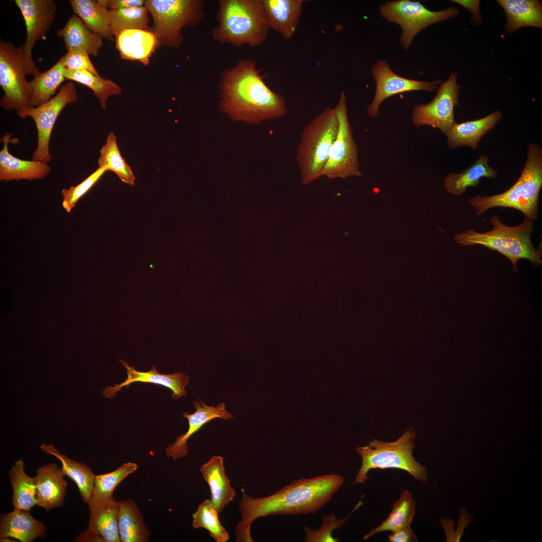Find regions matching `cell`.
I'll list each match as a JSON object with an SVG mask.
<instances>
[{
  "label": "cell",
  "instance_id": "1",
  "mask_svg": "<svg viewBox=\"0 0 542 542\" xmlns=\"http://www.w3.org/2000/svg\"><path fill=\"white\" fill-rule=\"evenodd\" d=\"M343 482L342 476L330 474L294 480L268 496L254 498L243 491L238 504L240 520L235 529V541H253L250 527L259 517L316 513L331 500Z\"/></svg>",
  "mask_w": 542,
  "mask_h": 542
},
{
  "label": "cell",
  "instance_id": "2",
  "mask_svg": "<svg viewBox=\"0 0 542 542\" xmlns=\"http://www.w3.org/2000/svg\"><path fill=\"white\" fill-rule=\"evenodd\" d=\"M219 84L220 110L233 120L258 123L287 113L285 99L266 85L251 59L223 71Z\"/></svg>",
  "mask_w": 542,
  "mask_h": 542
},
{
  "label": "cell",
  "instance_id": "3",
  "mask_svg": "<svg viewBox=\"0 0 542 542\" xmlns=\"http://www.w3.org/2000/svg\"><path fill=\"white\" fill-rule=\"evenodd\" d=\"M213 39L235 47H255L266 40L270 29L261 0H219Z\"/></svg>",
  "mask_w": 542,
  "mask_h": 542
},
{
  "label": "cell",
  "instance_id": "4",
  "mask_svg": "<svg viewBox=\"0 0 542 542\" xmlns=\"http://www.w3.org/2000/svg\"><path fill=\"white\" fill-rule=\"evenodd\" d=\"M542 186V149L538 144L528 145L524 167L516 182L506 191L496 195H476L469 204L477 215L494 207L511 208L524 218L535 221L538 217V199Z\"/></svg>",
  "mask_w": 542,
  "mask_h": 542
},
{
  "label": "cell",
  "instance_id": "5",
  "mask_svg": "<svg viewBox=\"0 0 542 542\" xmlns=\"http://www.w3.org/2000/svg\"><path fill=\"white\" fill-rule=\"evenodd\" d=\"M493 228L479 232L472 229L456 233L455 241L463 246L482 245L495 250L509 259L514 273L517 272L516 263L520 259H526L534 266L542 263L541 253L533 245L531 234L534 230V221L524 218L516 226L504 224L498 215L490 218Z\"/></svg>",
  "mask_w": 542,
  "mask_h": 542
},
{
  "label": "cell",
  "instance_id": "6",
  "mask_svg": "<svg viewBox=\"0 0 542 542\" xmlns=\"http://www.w3.org/2000/svg\"><path fill=\"white\" fill-rule=\"evenodd\" d=\"M338 126L334 107L328 106L303 128L296 159L304 185L323 176Z\"/></svg>",
  "mask_w": 542,
  "mask_h": 542
},
{
  "label": "cell",
  "instance_id": "7",
  "mask_svg": "<svg viewBox=\"0 0 542 542\" xmlns=\"http://www.w3.org/2000/svg\"><path fill=\"white\" fill-rule=\"evenodd\" d=\"M416 434L412 429L406 430L397 440L384 442L376 439L356 449L361 458V465L353 484H364L368 473L374 469H398L411 474L416 480L426 482V468L417 462L413 455Z\"/></svg>",
  "mask_w": 542,
  "mask_h": 542
},
{
  "label": "cell",
  "instance_id": "8",
  "mask_svg": "<svg viewBox=\"0 0 542 542\" xmlns=\"http://www.w3.org/2000/svg\"><path fill=\"white\" fill-rule=\"evenodd\" d=\"M204 4L203 0L145 1L144 6L153 17L151 30L158 47L177 49L182 42V29L196 26L203 19Z\"/></svg>",
  "mask_w": 542,
  "mask_h": 542
},
{
  "label": "cell",
  "instance_id": "9",
  "mask_svg": "<svg viewBox=\"0 0 542 542\" xmlns=\"http://www.w3.org/2000/svg\"><path fill=\"white\" fill-rule=\"evenodd\" d=\"M31 75L22 46L3 39L0 40V86L4 94L1 106L17 112L33 107L32 91L26 76Z\"/></svg>",
  "mask_w": 542,
  "mask_h": 542
},
{
  "label": "cell",
  "instance_id": "10",
  "mask_svg": "<svg viewBox=\"0 0 542 542\" xmlns=\"http://www.w3.org/2000/svg\"><path fill=\"white\" fill-rule=\"evenodd\" d=\"M381 17L391 23L398 24L401 30L399 43L405 50L411 47L415 37L428 27L457 16L459 11L451 7L432 11L419 1L410 0L390 1L379 6Z\"/></svg>",
  "mask_w": 542,
  "mask_h": 542
},
{
  "label": "cell",
  "instance_id": "11",
  "mask_svg": "<svg viewBox=\"0 0 542 542\" xmlns=\"http://www.w3.org/2000/svg\"><path fill=\"white\" fill-rule=\"evenodd\" d=\"M338 120V130L331 147L323 176L329 179L360 177L357 146L353 138L347 113V98L341 92L334 107Z\"/></svg>",
  "mask_w": 542,
  "mask_h": 542
},
{
  "label": "cell",
  "instance_id": "12",
  "mask_svg": "<svg viewBox=\"0 0 542 542\" xmlns=\"http://www.w3.org/2000/svg\"><path fill=\"white\" fill-rule=\"evenodd\" d=\"M78 100L75 85L70 82L61 86L59 92L47 102L17 112L21 118L30 117L35 123L37 130V146L33 152V160L47 163L51 161L50 141L56 121L66 105L75 103Z\"/></svg>",
  "mask_w": 542,
  "mask_h": 542
},
{
  "label": "cell",
  "instance_id": "13",
  "mask_svg": "<svg viewBox=\"0 0 542 542\" xmlns=\"http://www.w3.org/2000/svg\"><path fill=\"white\" fill-rule=\"evenodd\" d=\"M457 72H453L441 83L431 102L419 104L414 107L411 116L414 124L418 127L430 125L439 129L446 135L456 122L454 111L455 107L459 105L460 85L457 83Z\"/></svg>",
  "mask_w": 542,
  "mask_h": 542
},
{
  "label": "cell",
  "instance_id": "14",
  "mask_svg": "<svg viewBox=\"0 0 542 542\" xmlns=\"http://www.w3.org/2000/svg\"><path fill=\"white\" fill-rule=\"evenodd\" d=\"M23 17L26 37L22 50L31 75L39 71L32 58V50L37 41L46 40V35L55 21L57 7L53 0H15Z\"/></svg>",
  "mask_w": 542,
  "mask_h": 542
},
{
  "label": "cell",
  "instance_id": "15",
  "mask_svg": "<svg viewBox=\"0 0 542 542\" xmlns=\"http://www.w3.org/2000/svg\"><path fill=\"white\" fill-rule=\"evenodd\" d=\"M371 73L375 82L376 90L372 102L367 107V114L372 118L379 115L381 103L389 97L414 91L434 92L441 84L439 79L423 81L401 77L394 73L387 61L383 60L376 61L371 69Z\"/></svg>",
  "mask_w": 542,
  "mask_h": 542
},
{
  "label": "cell",
  "instance_id": "16",
  "mask_svg": "<svg viewBox=\"0 0 542 542\" xmlns=\"http://www.w3.org/2000/svg\"><path fill=\"white\" fill-rule=\"evenodd\" d=\"M119 361L126 369L127 378L123 382L115 384L114 386H106L102 392L105 397L111 398L123 387H128L135 382L153 383L168 388L172 391V398L175 400L186 394L185 387L188 384L189 378L186 374L181 372L172 374L160 373L155 366L148 371H139L133 366H130L125 361Z\"/></svg>",
  "mask_w": 542,
  "mask_h": 542
},
{
  "label": "cell",
  "instance_id": "17",
  "mask_svg": "<svg viewBox=\"0 0 542 542\" xmlns=\"http://www.w3.org/2000/svg\"><path fill=\"white\" fill-rule=\"evenodd\" d=\"M193 405L196 409L194 413H183V417L188 421V430L184 434L177 436L174 442L168 445L165 449L167 457L172 458L174 461L188 455V440L207 423L216 418L228 420L233 418L232 414L226 411L224 402L214 406L207 405L199 400L194 401Z\"/></svg>",
  "mask_w": 542,
  "mask_h": 542
},
{
  "label": "cell",
  "instance_id": "18",
  "mask_svg": "<svg viewBox=\"0 0 542 542\" xmlns=\"http://www.w3.org/2000/svg\"><path fill=\"white\" fill-rule=\"evenodd\" d=\"M34 479L37 506L47 511L63 506L67 482L56 463H49L40 467Z\"/></svg>",
  "mask_w": 542,
  "mask_h": 542
},
{
  "label": "cell",
  "instance_id": "19",
  "mask_svg": "<svg viewBox=\"0 0 542 542\" xmlns=\"http://www.w3.org/2000/svg\"><path fill=\"white\" fill-rule=\"evenodd\" d=\"M263 11L270 29L285 39H290L297 31L303 0H261Z\"/></svg>",
  "mask_w": 542,
  "mask_h": 542
},
{
  "label": "cell",
  "instance_id": "20",
  "mask_svg": "<svg viewBox=\"0 0 542 542\" xmlns=\"http://www.w3.org/2000/svg\"><path fill=\"white\" fill-rule=\"evenodd\" d=\"M10 137L8 132L2 137L4 146L0 152V180L31 181L42 179L47 176L51 171L48 163L22 160L10 153L8 144Z\"/></svg>",
  "mask_w": 542,
  "mask_h": 542
},
{
  "label": "cell",
  "instance_id": "21",
  "mask_svg": "<svg viewBox=\"0 0 542 542\" xmlns=\"http://www.w3.org/2000/svg\"><path fill=\"white\" fill-rule=\"evenodd\" d=\"M119 501L113 497L97 500L91 497L88 503L89 515L86 530L101 537L104 542H121L117 516Z\"/></svg>",
  "mask_w": 542,
  "mask_h": 542
},
{
  "label": "cell",
  "instance_id": "22",
  "mask_svg": "<svg viewBox=\"0 0 542 542\" xmlns=\"http://www.w3.org/2000/svg\"><path fill=\"white\" fill-rule=\"evenodd\" d=\"M46 527L34 518L30 510L15 508L1 514L0 537H11L22 542H31L38 538H45Z\"/></svg>",
  "mask_w": 542,
  "mask_h": 542
},
{
  "label": "cell",
  "instance_id": "23",
  "mask_svg": "<svg viewBox=\"0 0 542 542\" xmlns=\"http://www.w3.org/2000/svg\"><path fill=\"white\" fill-rule=\"evenodd\" d=\"M502 113L498 110L478 119L453 125L448 133L447 145L451 149L468 146L476 149L481 138L501 119Z\"/></svg>",
  "mask_w": 542,
  "mask_h": 542
},
{
  "label": "cell",
  "instance_id": "24",
  "mask_svg": "<svg viewBox=\"0 0 542 542\" xmlns=\"http://www.w3.org/2000/svg\"><path fill=\"white\" fill-rule=\"evenodd\" d=\"M116 48L122 59L140 61L147 65L153 53L158 48L155 35L138 29L126 30L115 37Z\"/></svg>",
  "mask_w": 542,
  "mask_h": 542
},
{
  "label": "cell",
  "instance_id": "25",
  "mask_svg": "<svg viewBox=\"0 0 542 542\" xmlns=\"http://www.w3.org/2000/svg\"><path fill=\"white\" fill-rule=\"evenodd\" d=\"M200 471L209 486L211 501L218 513L231 502L236 495L227 477L223 458L214 455L200 468Z\"/></svg>",
  "mask_w": 542,
  "mask_h": 542
},
{
  "label": "cell",
  "instance_id": "26",
  "mask_svg": "<svg viewBox=\"0 0 542 542\" xmlns=\"http://www.w3.org/2000/svg\"><path fill=\"white\" fill-rule=\"evenodd\" d=\"M506 17V33L524 27L542 28V4L537 0H497Z\"/></svg>",
  "mask_w": 542,
  "mask_h": 542
},
{
  "label": "cell",
  "instance_id": "27",
  "mask_svg": "<svg viewBox=\"0 0 542 542\" xmlns=\"http://www.w3.org/2000/svg\"><path fill=\"white\" fill-rule=\"evenodd\" d=\"M117 525L121 542H148L150 532L136 503L131 499L119 501Z\"/></svg>",
  "mask_w": 542,
  "mask_h": 542
},
{
  "label": "cell",
  "instance_id": "28",
  "mask_svg": "<svg viewBox=\"0 0 542 542\" xmlns=\"http://www.w3.org/2000/svg\"><path fill=\"white\" fill-rule=\"evenodd\" d=\"M497 172L489 165L486 155H481L469 167L459 174L449 173L443 180L446 190L449 193L461 196L470 187H476L482 178L495 179Z\"/></svg>",
  "mask_w": 542,
  "mask_h": 542
},
{
  "label": "cell",
  "instance_id": "29",
  "mask_svg": "<svg viewBox=\"0 0 542 542\" xmlns=\"http://www.w3.org/2000/svg\"><path fill=\"white\" fill-rule=\"evenodd\" d=\"M40 448L47 454L55 456L61 462L62 474L71 478L79 490L82 500L88 504L93 494L95 475L92 470L83 462H76L64 454H61L50 444H43Z\"/></svg>",
  "mask_w": 542,
  "mask_h": 542
},
{
  "label": "cell",
  "instance_id": "30",
  "mask_svg": "<svg viewBox=\"0 0 542 542\" xmlns=\"http://www.w3.org/2000/svg\"><path fill=\"white\" fill-rule=\"evenodd\" d=\"M62 38L67 51L77 47L86 50L89 55H98L102 46V38L90 30L75 14L71 16L64 26L57 31Z\"/></svg>",
  "mask_w": 542,
  "mask_h": 542
},
{
  "label": "cell",
  "instance_id": "31",
  "mask_svg": "<svg viewBox=\"0 0 542 542\" xmlns=\"http://www.w3.org/2000/svg\"><path fill=\"white\" fill-rule=\"evenodd\" d=\"M69 3L75 15L94 33L113 41L110 28V10L94 0H70Z\"/></svg>",
  "mask_w": 542,
  "mask_h": 542
},
{
  "label": "cell",
  "instance_id": "32",
  "mask_svg": "<svg viewBox=\"0 0 542 542\" xmlns=\"http://www.w3.org/2000/svg\"><path fill=\"white\" fill-rule=\"evenodd\" d=\"M65 69L62 57L50 69L43 72H38L29 81L33 107L47 102L55 95L58 87L66 80Z\"/></svg>",
  "mask_w": 542,
  "mask_h": 542
},
{
  "label": "cell",
  "instance_id": "33",
  "mask_svg": "<svg viewBox=\"0 0 542 542\" xmlns=\"http://www.w3.org/2000/svg\"><path fill=\"white\" fill-rule=\"evenodd\" d=\"M9 478L13 490L11 502L14 508L30 510L37 505L34 477L26 473L22 458L15 461L10 469Z\"/></svg>",
  "mask_w": 542,
  "mask_h": 542
},
{
  "label": "cell",
  "instance_id": "34",
  "mask_svg": "<svg viewBox=\"0 0 542 542\" xmlns=\"http://www.w3.org/2000/svg\"><path fill=\"white\" fill-rule=\"evenodd\" d=\"M415 509L416 502L412 494L406 490H402L399 499L393 504L391 511L387 517L365 534L363 537L364 539L367 540L380 532H393L410 526L415 514Z\"/></svg>",
  "mask_w": 542,
  "mask_h": 542
},
{
  "label": "cell",
  "instance_id": "35",
  "mask_svg": "<svg viewBox=\"0 0 542 542\" xmlns=\"http://www.w3.org/2000/svg\"><path fill=\"white\" fill-rule=\"evenodd\" d=\"M66 79L77 82L91 89L93 94L99 99L101 108L105 110L109 96L119 95L122 88L109 79L96 75L85 70H74L66 69L64 71Z\"/></svg>",
  "mask_w": 542,
  "mask_h": 542
},
{
  "label": "cell",
  "instance_id": "36",
  "mask_svg": "<svg viewBox=\"0 0 542 542\" xmlns=\"http://www.w3.org/2000/svg\"><path fill=\"white\" fill-rule=\"evenodd\" d=\"M98 164L99 167L105 168L107 171L115 173L122 182L130 185L134 184L135 176L122 157L113 132L109 133L105 144L100 150Z\"/></svg>",
  "mask_w": 542,
  "mask_h": 542
},
{
  "label": "cell",
  "instance_id": "37",
  "mask_svg": "<svg viewBox=\"0 0 542 542\" xmlns=\"http://www.w3.org/2000/svg\"><path fill=\"white\" fill-rule=\"evenodd\" d=\"M149 22V11L145 6L110 11V28L114 37L126 30L151 31Z\"/></svg>",
  "mask_w": 542,
  "mask_h": 542
},
{
  "label": "cell",
  "instance_id": "38",
  "mask_svg": "<svg viewBox=\"0 0 542 542\" xmlns=\"http://www.w3.org/2000/svg\"><path fill=\"white\" fill-rule=\"evenodd\" d=\"M218 513L211 500L205 499L192 514V526L206 529L216 542H226L229 535L220 522Z\"/></svg>",
  "mask_w": 542,
  "mask_h": 542
},
{
  "label": "cell",
  "instance_id": "39",
  "mask_svg": "<svg viewBox=\"0 0 542 542\" xmlns=\"http://www.w3.org/2000/svg\"><path fill=\"white\" fill-rule=\"evenodd\" d=\"M138 468L136 463H124L108 473L95 475L92 498L97 500L111 498L117 486Z\"/></svg>",
  "mask_w": 542,
  "mask_h": 542
},
{
  "label": "cell",
  "instance_id": "40",
  "mask_svg": "<svg viewBox=\"0 0 542 542\" xmlns=\"http://www.w3.org/2000/svg\"><path fill=\"white\" fill-rule=\"evenodd\" d=\"M363 503L361 499L352 511L343 519H337L334 513H333L331 515H324L322 517L323 524L321 527L317 530L312 529L308 527H304L305 541L308 542L339 541V539L337 537H334L332 535V532L334 529H340L351 514L358 509Z\"/></svg>",
  "mask_w": 542,
  "mask_h": 542
},
{
  "label": "cell",
  "instance_id": "41",
  "mask_svg": "<svg viewBox=\"0 0 542 542\" xmlns=\"http://www.w3.org/2000/svg\"><path fill=\"white\" fill-rule=\"evenodd\" d=\"M106 171L107 170L105 168L98 167L78 185L71 186L68 189H63L61 193L63 197L62 206L64 209L67 212H70L79 199L92 188Z\"/></svg>",
  "mask_w": 542,
  "mask_h": 542
},
{
  "label": "cell",
  "instance_id": "42",
  "mask_svg": "<svg viewBox=\"0 0 542 542\" xmlns=\"http://www.w3.org/2000/svg\"><path fill=\"white\" fill-rule=\"evenodd\" d=\"M89 54L82 48L71 49L62 56L66 69L74 70H85L99 76L97 70L92 63Z\"/></svg>",
  "mask_w": 542,
  "mask_h": 542
},
{
  "label": "cell",
  "instance_id": "43",
  "mask_svg": "<svg viewBox=\"0 0 542 542\" xmlns=\"http://www.w3.org/2000/svg\"><path fill=\"white\" fill-rule=\"evenodd\" d=\"M97 2L110 11L142 7L145 3L144 0H99Z\"/></svg>",
  "mask_w": 542,
  "mask_h": 542
},
{
  "label": "cell",
  "instance_id": "44",
  "mask_svg": "<svg viewBox=\"0 0 542 542\" xmlns=\"http://www.w3.org/2000/svg\"><path fill=\"white\" fill-rule=\"evenodd\" d=\"M388 539L391 542L417 541V536L411 526L392 532V533L389 535Z\"/></svg>",
  "mask_w": 542,
  "mask_h": 542
},
{
  "label": "cell",
  "instance_id": "45",
  "mask_svg": "<svg viewBox=\"0 0 542 542\" xmlns=\"http://www.w3.org/2000/svg\"><path fill=\"white\" fill-rule=\"evenodd\" d=\"M455 3L461 5L472 13V19L475 24L479 25L482 22V17L479 11V1H459L452 0Z\"/></svg>",
  "mask_w": 542,
  "mask_h": 542
},
{
  "label": "cell",
  "instance_id": "46",
  "mask_svg": "<svg viewBox=\"0 0 542 542\" xmlns=\"http://www.w3.org/2000/svg\"><path fill=\"white\" fill-rule=\"evenodd\" d=\"M460 513V516L458 519V529L455 533L453 541H460L465 527L473 521L472 515L467 512V509L465 507H462Z\"/></svg>",
  "mask_w": 542,
  "mask_h": 542
},
{
  "label": "cell",
  "instance_id": "47",
  "mask_svg": "<svg viewBox=\"0 0 542 542\" xmlns=\"http://www.w3.org/2000/svg\"><path fill=\"white\" fill-rule=\"evenodd\" d=\"M76 542H104L99 536L85 530L81 532L73 540Z\"/></svg>",
  "mask_w": 542,
  "mask_h": 542
},
{
  "label": "cell",
  "instance_id": "48",
  "mask_svg": "<svg viewBox=\"0 0 542 542\" xmlns=\"http://www.w3.org/2000/svg\"><path fill=\"white\" fill-rule=\"evenodd\" d=\"M0 541L1 542H12V541L14 542V541H18V540H13V539H12L11 538V537H0Z\"/></svg>",
  "mask_w": 542,
  "mask_h": 542
}]
</instances>
